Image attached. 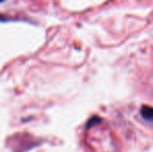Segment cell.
I'll list each match as a JSON object with an SVG mask.
<instances>
[{
    "mask_svg": "<svg viewBox=\"0 0 153 152\" xmlns=\"http://www.w3.org/2000/svg\"><path fill=\"white\" fill-rule=\"evenodd\" d=\"M141 116L145 120L149 122H153V108L148 105H143L141 108Z\"/></svg>",
    "mask_w": 153,
    "mask_h": 152,
    "instance_id": "cell-1",
    "label": "cell"
},
{
    "mask_svg": "<svg viewBox=\"0 0 153 152\" xmlns=\"http://www.w3.org/2000/svg\"><path fill=\"white\" fill-rule=\"evenodd\" d=\"M14 21H18L17 19L14 18H8V16L0 14V23H5V22H14Z\"/></svg>",
    "mask_w": 153,
    "mask_h": 152,
    "instance_id": "cell-2",
    "label": "cell"
},
{
    "mask_svg": "<svg viewBox=\"0 0 153 152\" xmlns=\"http://www.w3.org/2000/svg\"><path fill=\"white\" fill-rule=\"evenodd\" d=\"M0 3H4V0H2V1H0Z\"/></svg>",
    "mask_w": 153,
    "mask_h": 152,
    "instance_id": "cell-3",
    "label": "cell"
}]
</instances>
